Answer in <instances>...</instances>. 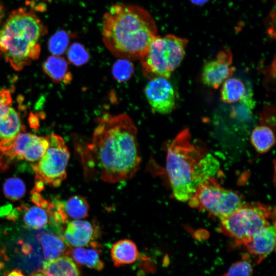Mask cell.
Returning <instances> with one entry per match:
<instances>
[{
    "label": "cell",
    "mask_w": 276,
    "mask_h": 276,
    "mask_svg": "<svg viewBox=\"0 0 276 276\" xmlns=\"http://www.w3.org/2000/svg\"><path fill=\"white\" fill-rule=\"evenodd\" d=\"M96 122L86 151L99 177L109 183L130 179L141 162L135 124L125 113L104 114Z\"/></svg>",
    "instance_id": "obj_1"
},
{
    "label": "cell",
    "mask_w": 276,
    "mask_h": 276,
    "mask_svg": "<svg viewBox=\"0 0 276 276\" xmlns=\"http://www.w3.org/2000/svg\"><path fill=\"white\" fill-rule=\"evenodd\" d=\"M155 22L150 13L135 5H112L104 14L102 39L115 56L141 60L157 36Z\"/></svg>",
    "instance_id": "obj_2"
},
{
    "label": "cell",
    "mask_w": 276,
    "mask_h": 276,
    "mask_svg": "<svg viewBox=\"0 0 276 276\" xmlns=\"http://www.w3.org/2000/svg\"><path fill=\"white\" fill-rule=\"evenodd\" d=\"M47 32L39 18L24 8L12 11L0 25V56L16 71L37 59Z\"/></svg>",
    "instance_id": "obj_3"
},
{
    "label": "cell",
    "mask_w": 276,
    "mask_h": 276,
    "mask_svg": "<svg viewBox=\"0 0 276 276\" xmlns=\"http://www.w3.org/2000/svg\"><path fill=\"white\" fill-rule=\"evenodd\" d=\"M185 128L171 142L167 154L166 171L174 197L188 201L200 182V169L206 148L199 140H192Z\"/></svg>",
    "instance_id": "obj_4"
},
{
    "label": "cell",
    "mask_w": 276,
    "mask_h": 276,
    "mask_svg": "<svg viewBox=\"0 0 276 276\" xmlns=\"http://www.w3.org/2000/svg\"><path fill=\"white\" fill-rule=\"evenodd\" d=\"M188 43L187 39L174 35H157L141 59L144 75L149 79H168L182 61Z\"/></svg>",
    "instance_id": "obj_5"
},
{
    "label": "cell",
    "mask_w": 276,
    "mask_h": 276,
    "mask_svg": "<svg viewBox=\"0 0 276 276\" xmlns=\"http://www.w3.org/2000/svg\"><path fill=\"white\" fill-rule=\"evenodd\" d=\"M275 210L260 203L244 202L220 220L219 231L233 239L237 245H244L259 229L275 223Z\"/></svg>",
    "instance_id": "obj_6"
},
{
    "label": "cell",
    "mask_w": 276,
    "mask_h": 276,
    "mask_svg": "<svg viewBox=\"0 0 276 276\" xmlns=\"http://www.w3.org/2000/svg\"><path fill=\"white\" fill-rule=\"evenodd\" d=\"M188 202L191 207L206 211L220 221L244 202L238 193L222 187L214 176L199 184Z\"/></svg>",
    "instance_id": "obj_7"
},
{
    "label": "cell",
    "mask_w": 276,
    "mask_h": 276,
    "mask_svg": "<svg viewBox=\"0 0 276 276\" xmlns=\"http://www.w3.org/2000/svg\"><path fill=\"white\" fill-rule=\"evenodd\" d=\"M49 146L44 155L32 165L36 180L59 187L66 177L70 152L64 140L57 134L47 136Z\"/></svg>",
    "instance_id": "obj_8"
},
{
    "label": "cell",
    "mask_w": 276,
    "mask_h": 276,
    "mask_svg": "<svg viewBox=\"0 0 276 276\" xmlns=\"http://www.w3.org/2000/svg\"><path fill=\"white\" fill-rule=\"evenodd\" d=\"M145 95L154 112L166 114L171 112L175 105L174 88L167 79L157 77L147 83Z\"/></svg>",
    "instance_id": "obj_9"
},
{
    "label": "cell",
    "mask_w": 276,
    "mask_h": 276,
    "mask_svg": "<svg viewBox=\"0 0 276 276\" xmlns=\"http://www.w3.org/2000/svg\"><path fill=\"white\" fill-rule=\"evenodd\" d=\"M233 55L227 49L220 51L215 59L206 61L202 67L203 83L213 88H218L235 71L232 66Z\"/></svg>",
    "instance_id": "obj_10"
},
{
    "label": "cell",
    "mask_w": 276,
    "mask_h": 276,
    "mask_svg": "<svg viewBox=\"0 0 276 276\" xmlns=\"http://www.w3.org/2000/svg\"><path fill=\"white\" fill-rule=\"evenodd\" d=\"M35 134L20 132L17 135L0 142V169L6 171L17 160H24V154Z\"/></svg>",
    "instance_id": "obj_11"
},
{
    "label": "cell",
    "mask_w": 276,
    "mask_h": 276,
    "mask_svg": "<svg viewBox=\"0 0 276 276\" xmlns=\"http://www.w3.org/2000/svg\"><path fill=\"white\" fill-rule=\"evenodd\" d=\"M10 93L0 90V140L12 138L23 130L18 113L11 107Z\"/></svg>",
    "instance_id": "obj_12"
},
{
    "label": "cell",
    "mask_w": 276,
    "mask_h": 276,
    "mask_svg": "<svg viewBox=\"0 0 276 276\" xmlns=\"http://www.w3.org/2000/svg\"><path fill=\"white\" fill-rule=\"evenodd\" d=\"M275 245V223L257 231L244 245L250 254L258 258V263L270 254L274 250Z\"/></svg>",
    "instance_id": "obj_13"
},
{
    "label": "cell",
    "mask_w": 276,
    "mask_h": 276,
    "mask_svg": "<svg viewBox=\"0 0 276 276\" xmlns=\"http://www.w3.org/2000/svg\"><path fill=\"white\" fill-rule=\"evenodd\" d=\"M63 233L64 239L70 247H80L93 241L95 231L89 221L74 220L67 222Z\"/></svg>",
    "instance_id": "obj_14"
},
{
    "label": "cell",
    "mask_w": 276,
    "mask_h": 276,
    "mask_svg": "<svg viewBox=\"0 0 276 276\" xmlns=\"http://www.w3.org/2000/svg\"><path fill=\"white\" fill-rule=\"evenodd\" d=\"M30 276H81L76 263L67 255L46 260L41 269Z\"/></svg>",
    "instance_id": "obj_15"
},
{
    "label": "cell",
    "mask_w": 276,
    "mask_h": 276,
    "mask_svg": "<svg viewBox=\"0 0 276 276\" xmlns=\"http://www.w3.org/2000/svg\"><path fill=\"white\" fill-rule=\"evenodd\" d=\"M99 249L97 243L91 242L84 246L70 247L66 255L79 265L101 270L104 263L101 260Z\"/></svg>",
    "instance_id": "obj_16"
},
{
    "label": "cell",
    "mask_w": 276,
    "mask_h": 276,
    "mask_svg": "<svg viewBox=\"0 0 276 276\" xmlns=\"http://www.w3.org/2000/svg\"><path fill=\"white\" fill-rule=\"evenodd\" d=\"M36 238L40 244L43 257L46 260L66 255L70 246L66 243L63 236L42 231L36 235Z\"/></svg>",
    "instance_id": "obj_17"
},
{
    "label": "cell",
    "mask_w": 276,
    "mask_h": 276,
    "mask_svg": "<svg viewBox=\"0 0 276 276\" xmlns=\"http://www.w3.org/2000/svg\"><path fill=\"white\" fill-rule=\"evenodd\" d=\"M42 67L44 73L55 83L67 84L72 81V73L68 71L67 61L63 58L50 56L43 63Z\"/></svg>",
    "instance_id": "obj_18"
},
{
    "label": "cell",
    "mask_w": 276,
    "mask_h": 276,
    "mask_svg": "<svg viewBox=\"0 0 276 276\" xmlns=\"http://www.w3.org/2000/svg\"><path fill=\"white\" fill-rule=\"evenodd\" d=\"M110 255L114 265L120 267L134 263L138 258L139 252L132 241L123 239L112 245Z\"/></svg>",
    "instance_id": "obj_19"
},
{
    "label": "cell",
    "mask_w": 276,
    "mask_h": 276,
    "mask_svg": "<svg viewBox=\"0 0 276 276\" xmlns=\"http://www.w3.org/2000/svg\"><path fill=\"white\" fill-rule=\"evenodd\" d=\"M244 83L236 78H229L225 80L221 89V99L226 103L242 101L249 91Z\"/></svg>",
    "instance_id": "obj_20"
},
{
    "label": "cell",
    "mask_w": 276,
    "mask_h": 276,
    "mask_svg": "<svg viewBox=\"0 0 276 276\" xmlns=\"http://www.w3.org/2000/svg\"><path fill=\"white\" fill-rule=\"evenodd\" d=\"M18 209L20 212H24L23 221L28 228L34 229L42 228L47 226L50 221L48 211L40 206L28 207L23 204Z\"/></svg>",
    "instance_id": "obj_21"
},
{
    "label": "cell",
    "mask_w": 276,
    "mask_h": 276,
    "mask_svg": "<svg viewBox=\"0 0 276 276\" xmlns=\"http://www.w3.org/2000/svg\"><path fill=\"white\" fill-rule=\"evenodd\" d=\"M250 141L258 152L265 153L268 151L275 143L273 130L268 126L260 125L252 130Z\"/></svg>",
    "instance_id": "obj_22"
},
{
    "label": "cell",
    "mask_w": 276,
    "mask_h": 276,
    "mask_svg": "<svg viewBox=\"0 0 276 276\" xmlns=\"http://www.w3.org/2000/svg\"><path fill=\"white\" fill-rule=\"evenodd\" d=\"M63 209L68 218L80 220L88 215L89 206L84 197L74 195L63 202Z\"/></svg>",
    "instance_id": "obj_23"
},
{
    "label": "cell",
    "mask_w": 276,
    "mask_h": 276,
    "mask_svg": "<svg viewBox=\"0 0 276 276\" xmlns=\"http://www.w3.org/2000/svg\"><path fill=\"white\" fill-rule=\"evenodd\" d=\"M49 146L47 136L34 135L24 156V159L31 162L38 161L44 155Z\"/></svg>",
    "instance_id": "obj_24"
},
{
    "label": "cell",
    "mask_w": 276,
    "mask_h": 276,
    "mask_svg": "<svg viewBox=\"0 0 276 276\" xmlns=\"http://www.w3.org/2000/svg\"><path fill=\"white\" fill-rule=\"evenodd\" d=\"M26 188L24 181L18 177L7 179L3 185V192L7 198L16 201L24 196Z\"/></svg>",
    "instance_id": "obj_25"
},
{
    "label": "cell",
    "mask_w": 276,
    "mask_h": 276,
    "mask_svg": "<svg viewBox=\"0 0 276 276\" xmlns=\"http://www.w3.org/2000/svg\"><path fill=\"white\" fill-rule=\"evenodd\" d=\"M134 71V65L130 60L123 58L117 60L112 67V76L119 82L129 80L132 76Z\"/></svg>",
    "instance_id": "obj_26"
},
{
    "label": "cell",
    "mask_w": 276,
    "mask_h": 276,
    "mask_svg": "<svg viewBox=\"0 0 276 276\" xmlns=\"http://www.w3.org/2000/svg\"><path fill=\"white\" fill-rule=\"evenodd\" d=\"M68 43V34L65 31L60 30L55 33L50 38L48 48L53 55L59 56L65 51Z\"/></svg>",
    "instance_id": "obj_27"
},
{
    "label": "cell",
    "mask_w": 276,
    "mask_h": 276,
    "mask_svg": "<svg viewBox=\"0 0 276 276\" xmlns=\"http://www.w3.org/2000/svg\"><path fill=\"white\" fill-rule=\"evenodd\" d=\"M67 56L70 62L76 66L85 64L89 59L87 50L83 45L78 42L74 43L70 46Z\"/></svg>",
    "instance_id": "obj_28"
},
{
    "label": "cell",
    "mask_w": 276,
    "mask_h": 276,
    "mask_svg": "<svg viewBox=\"0 0 276 276\" xmlns=\"http://www.w3.org/2000/svg\"><path fill=\"white\" fill-rule=\"evenodd\" d=\"M252 273L251 264L247 261L241 260L232 265L222 276H252Z\"/></svg>",
    "instance_id": "obj_29"
},
{
    "label": "cell",
    "mask_w": 276,
    "mask_h": 276,
    "mask_svg": "<svg viewBox=\"0 0 276 276\" xmlns=\"http://www.w3.org/2000/svg\"><path fill=\"white\" fill-rule=\"evenodd\" d=\"M31 200L36 205L47 210L49 213L54 206L53 203L44 199L40 192L33 189L31 191Z\"/></svg>",
    "instance_id": "obj_30"
},
{
    "label": "cell",
    "mask_w": 276,
    "mask_h": 276,
    "mask_svg": "<svg viewBox=\"0 0 276 276\" xmlns=\"http://www.w3.org/2000/svg\"><path fill=\"white\" fill-rule=\"evenodd\" d=\"M260 124L268 126L272 128L275 127V111L272 107H265L262 113L260 114Z\"/></svg>",
    "instance_id": "obj_31"
},
{
    "label": "cell",
    "mask_w": 276,
    "mask_h": 276,
    "mask_svg": "<svg viewBox=\"0 0 276 276\" xmlns=\"http://www.w3.org/2000/svg\"><path fill=\"white\" fill-rule=\"evenodd\" d=\"M12 210L11 205H4L0 208V216H7Z\"/></svg>",
    "instance_id": "obj_32"
},
{
    "label": "cell",
    "mask_w": 276,
    "mask_h": 276,
    "mask_svg": "<svg viewBox=\"0 0 276 276\" xmlns=\"http://www.w3.org/2000/svg\"><path fill=\"white\" fill-rule=\"evenodd\" d=\"M44 188V184L41 181L36 180L35 186L33 188L35 191L40 192Z\"/></svg>",
    "instance_id": "obj_33"
},
{
    "label": "cell",
    "mask_w": 276,
    "mask_h": 276,
    "mask_svg": "<svg viewBox=\"0 0 276 276\" xmlns=\"http://www.w3.org/2000/svg\"><path fill=\"white\" fill-rule=\"evenodd\" d=\"M5 276H25L22 272L18 269H14L7 272Z\"/></svg>",
    "instance_id": "obj_34"
},
{
    "label": "cell",
    "mask_w": 276,
    "mask_h": 276,
    "mask_svg": "<svg viewBox=\"0 0 276 276\" xmlns=\"http://www.w3.org/2000/svg\"><path fill=\"white\" fill-rule=\"evenodd\" d=\"M193 4L197 5H202L206 3L209 0H190Z\"/></svg>",
    "instance_id": "obj_35"
},
{
    "label": "cell",
    "mask_w": 276,
    "mask_h": 276,
    "mask_svg": "<svg viewBox=\"0 0 276 276\" xmlns=\"http://www.w3.org/2000/svg\"><path fill=\"white\" fill-rule=\"evenodd\" d=\"M4 14V6L2 4V3L1 2V0H0V19L2 18Z\"/></svg>",
    "instance_id": "obj_36"
},
{
    "label": "cell",
    "mask_w": 276,
    "mask_h": 276,
    "mask_svg": "<svg viewBox=\"0 0 276 276\" xmlns=\"http://www.w3.org/2000/svg\"><path fill=\"white\" fill-rule=\"evenodd\" d=\"M3 267H4L3 263L0 261V271L3 268Z\"/></svg>",
    "instance_id": "obj_37"
}]
</instances>
